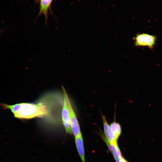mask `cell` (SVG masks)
Segmentation results:
<instances>
[{
	"label": "cell",
	"instance_id": "6da1fadb",
	"mask_svg": "<svg viewBox=\"0 0 162 162\" xmlns=\"http://www.w3.org/2000/svg\"><path fill=\"white\" fill-rule=\"evenodd\" d=\"M0 105L4 109L10 110L14 117L19 119L42 118L48 112L47 106L43 102L37 104L22 103L13 105L1 103Z\"/></svg>",
	"mask_w": 162,
	"mask_h": 162
},
{
	"label": "cell",
	"instance_id": "ba28073f",
	"mask_svg": "<svg viewBox=\"0 0 162 162\" xmlns=\"http://www.w3.org/2000/svg\"><path fill=\"white\" fill-rule=\"evenodd\" d=\"M103 139L106 144L108 147L113 155L115 159L119 158L122 156L120 149L117 145L108 142L104 136Z\"/></svg>",
	"mask_w": 162,
	"mask_h": 162
},
{
	"label": "cell",
	"instance_id": "277c9868",
	"mask_svg": "<svg viewBox=\"0 0 162 162\" xmlns=\"http://www.w3.org/2000/svg\"><path fill=\"white\" fill-rule=\"evenodd\" d=\"M62 120L66 133L72 135L69 112L66 98L63 95V102L62 112Z\"/></svg>",
	"mask_w": 162,
	"mask_h": 162
},
{
	"label": "cell",
	"instance_id": "5b68a950",
	"mask_svg": "<svg viewBox=\"0 0 162 162\" xmlns=\"http://www.w3.org/2000/svg\"><path fill=\"white\" fill-rule=\"evenodd\" d=\"M102 120L104 134V137L108 142L112 143L117 144L118 139L111 131L109 125L107 122L106 118L105 116L103 115L102 116Z\"/></svg>",
	"mask_w": 162,
	"mask_h": 162
},
{
	"label": "cell",
	"instance_id": "8992f818",
	"mask_svg": "<svg viewBox=\"0 0 162 162\" xmlns=\"http://www.w3.org/2000/svg\"><path fill=\"white\" fill-rule=\"evenodd\" d=\"M76 149L82 162H86L83 139L82 134L75 137Z\"/></svg>",
	"mask_w": 162,
	"mask_h": 162
},
{
	"label": "cell",
	"instance_id": "9c48e42d",
	"mask_svg": "<svg viewBox=\"0 0 162 162\" xmlns=\"http://www.w3.org/2000/svg\"><path fill=\"white\" fill-rule=\"evenodd\" d=\"M109 127L112 134L118 139L122 132L120 124L116 122H113L109 125Z\"/></svg>",
	"mask_w": 162,
	"mask_h": 162
},
{
	"label": "cell",
	"instance_id": "30bf717a",
	"mask_svg": "<svg viewBox=\"0 0 162 162\" xmlns=\"http://www.w3.org/2000/svg\"><path fill=\"white\" fill-rule=\"evenodd\" d=\"M127 162H128V161Z\"/></svg>",
	"mask_w": 162,
	"mask_h": 162
},
{
	"label": "cell",
	"instance_id": "52a82bcc",
	"mask_svg": "<svg viewBox=\"0 0 162 162\" xmlns=\"http://www.w3.org/2000/svg\"><path fill=\"white\" fill-rule=\"evenodd\" d=\"M52 0H40V12L38 16L44 14L45 19V24L47 26L48 9Z\"/></svg>",
	"mask_w": 162,
	"mask_h": 162
},
{
	"label": "cell",
	"instance_id": "3957f363",
	"mask_svg": "<svg viewBox=\"0 0 162 162\" xmlns=\"http://www.w3.org/2000/svg\"><path fill=\"white\" fill-rule=\"evenodd\" d=\"M134 40L136 46H147L151 49H153L156 41L155 36L146 34H138L134 38Z\"/></svg>",
	"mask_w": 162,
	"mask_h": 162
},
{
	"label": "cell",
	"instance_id": "7a4b0ae2",
	"mask_svg": "<svg viewBox=\"0 0 162 162\" xmlns=\"http://www.w3.org/2000/svg\"><path fill=\"white\" fill-rule=\"evenodd\" d=\"M62 88L63 95L65 96L66 98L69 112L72 134L74 137H75L81 134L80 125L66 91L63 86H62Z\"/></svg>",
	"mask_w": 162,
	"mask_h": 162
}]
</instances>
